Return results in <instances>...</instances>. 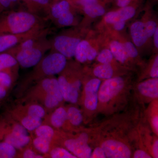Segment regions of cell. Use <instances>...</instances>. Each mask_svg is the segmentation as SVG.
Returning a JSON list of instances; mask_svg holds the SVG:
<instances>
[{
	"mask_svg": "<svg viewBox=\"0 0 158 158\" xmlns=\"http://www.w3.org/2000/svg\"><path fill=\"white\" fill-rule=\"evenodd\" d=\"M57 134L62 138L56 135L53 139L52 143L59 145L62 144L64 148L69 151L77 158H90L92 150L87 143L88 135L82 133L77 138H64L61 135L59 131L57 130Z\"/></svg>",
	"mask_w": 158,
	"mask_h": 158,
	"instance_id": "cell-4",
	"label": "cell"
},
{
	"mask_svg": "<svg viewBox=\"0 0 158 158\" xmlns=\"http://www.w3.org/2000/svg\"><path fill=\"white\" fill-rule=\"evenodd\" d=\"M134 157L135 158H151V157L144 151L139 150L137 151L134 154Z\"/></svg>",
	"mask_w": 158,
	"mask_h": 158,
	"instance_id": "cell-43",
	"label": "cell"
},
{
	"mask_svg": "<svg viewBox=\"0 0 158 158\" xmlns=\"http://www.w3.org/2000/svg\"><path fill=\"white\" fill-rule=\"evenodd\" d=\"M131 1H132V0H131Z\"/></svg>",
	"mask_w": 158,
	"mask_h": 158,
	"instance_id": "cell-52",
	"label": "cell"
},
{
	"mask_svg": "<svg viewBox=\"0 0 158 158\" xmlns=\"http://www.w3.org/2000/svg\"><path fill=\"white\" fill-rule=\"evenodd\" d=\"M101 82L98 79H91L85 87V99L84 103L86 109L94 111L97 107L98 92Z\"/></svg>",
	"mask_w": 158,
	"mask_h": 158,
	"instance_id": "cell-12",
	"label": "cell"
},
{
	"mask_svg": "<svg viewBox=\"0 0 158 158\" xmlns=\"http://www.w3.org/2000/svg\"><path fill=\"white\" fill-rule=\"evenodd\" d=\"M18 110L30 116L43 119L48 113L44 108L38 102L30 101L23 103H16L14 106Z\"/></svg>",
	"mask_w": 158,
	"mask_h": 158,
	"instance_id": "cell-17",
	"label": "cell"
},
{
	"mask_svg": "<svg viewBox=\"0 0 158 158\" xmlns=\"http://www.w3.org/2000/svg\"><path fill=\"white\" fill-rule=\"evenodd\" d=\"M82 8L85 14L92 18L102 16L106 11L103 6L99 3L85 6Z\"/></svg>",
	"mask_w": 158,
	"mask_h": 158,
	"instance_id": "cell-31",
	"label": "cell"
},
{
	"mask_svg": "<svg viewBox=\"0 0 158 158\" xmlns=\"http://www.w3.org/2000/svg\"><path fill=\"white\" fill-rule=\"evenodd\" d=\"M113 56L110 50L105 49L98 54L97 60L102 64H110L113 60Z\"/></svg>",
	"mask_w": 158,
	"mask_h": 158,
	"instance_id": "cell-34",
	"label": "cell"
},
{
	"mask_svg": "<svg viewBox=\"0 0 158 158\" xmlns=\"http://www.w3.org/2000/svg\"><path fill=\"white\" fill-rule=\"evenodd\" d=\"M48 36L40 37L34 44L11 54L16 59L20 67L27 69L37 65L51 48V40Z\"/></svg>",
	"mask_w": 158,
	"mask_h": 158,
	"instance_id": "cell-3",
	"label": "cell"
},
{
	"mask_svg": "<svg viewBox=\"0 0 158 158\" xmlns=\"http://www.w3.org/2000/svg\"><path fill=\"white\" fill-rule=\"evenodd\" d=\"M5 124L2 120L0 119V140H2L5 134Z\"/></svg>",
	"mask_w": 158,
	"mask_h": 158,
	"instance_id": "cell-46",
	"label": "cell"
},
{
	"mask_svg": "<svg viewBox=\"0 0 158 158\" xmlns=\"http://www.w3.org/2000/svg\"><path fill=\"white\" fill-rule=\"evenodd\" d=\"M118 20L124 21L131 19L135 16L136 13L135 8L132 6H127L122 7L116 11Z\"/></svg>",
	"mask_w": 158,
	"mask_h": 158,
	"instance_id": "cell-33",
	"label": "cell"
},
{
	"mask_svg": "<svg viewBox=\"0 0 158 158\" xmlns=\"http://www.w3.org/2000/svg\"><path fill=\"white\" fill-rule=\"evenodd\" d=\"M18 78L11 73L7 71L0 72V85L10 90H12Z\"/></svg>",
	"mask_w": 158,
	"mask_h": 158,
	"instance_id": "cell-29",
	"label": "cell"
},
{
	"mask_svg": "<svg viewBox=\"0 0 158 158\" xmlns=\"http://www.w3.org/2000/svg\"><path fill=\"white\" fill-rule=\"evenodd\" d=\"M150 76L153 78H157L158 77V57L157 56L152 67Z\"/></svg>",
	"mask_w": 158,
	"mask_h": 158,
	"instance_id": "cell-41",
	"label": "cell"
},
{
	"mask_svg": "<svg viewBox=\"0 0 158 158\" xmlns=\"http://www.w3.org/2000/svg\"><path fill=\"white\" fill-rule=\"evenodd\" d=\"M56 130L48 125L42 123L30 134L31 136L41 137L50 139L52 142L56 134Z\"/></svg>",
	"mask_w": 158,
	"mask_h": 158,
	"instance_id": "cell-26",
	"label": "cell"
},
{
	"mask_svg": "<svg viewBox=\"0 0 158 158\" xmlns=\"http://www.w3.org/2000/svg\"><path fill=\"white\" fill-rule=\"evenodd\" d=\"M12 9L10 0H0V12Z\"/></svg>",
	"mask_w": 158,
	"mask_h": 158,
	"instance_id": "cell-42",
	"label": "cell"
},
{
	"mask_svg": "<svg viewBox=\"0 0 158 158\" xmlns=\"http://www.w3.org/2000/svg\"><path fill=\"white\" fill-rule=\"evenodd\" d=\"M48 93L55 95L61 103L64 101L60 91L58 80L55 76L47 77L31 86L19 98L16 103H22L31 97L40 94Z\"/></svg>",
	"mask_w": 158,
	"mask_h": 158,
	"instance_id": "cell-5",
	"label": "cell"
},
{
	"mask_svg": "<svg viewBox=\"0 0 158 158\" xmlns=\"http://www.w3.org/2000/svg\"><path fill=\"white\" fill-rule=\"evenodd\" d=\"M31 144L37 152L44 157L49 152L53 143L52 140L47 138L31 136Z\"/></svg>",
	"mask_w": 158,
	"mask_h": 158,
	"instance_id": "cell-22",
	"label": "cell"
},
{
	"mask_svg": "<svg viewBox=\"0 0 158 158\" xmlns=\"http://www.w3.org/2000/svg\"><path fill=\"white\" fill-rule=\"evenodd\" d=\"M73 2L71 0H59L52 2L47 19L53 22L62 15L72 10Z\"/></svg>",
	"mask_w": 158,
	"mask_h": 158,
	"instance_id": "cell-16",
	"label": "cell"
},
{
	"mask_svg": "<svg viewBox=\"0 0 158 158\" xmlns=\"http://www.w3.org/2000/svg\"><path fill=\"white\" fill-rule=\"evenodd\" d=\"M105 21L109 24H113L118 20L117 11H112L108 12L105 16Z\"/></svg>",
	"mask_w": 158,
	"mask_h": 158,
	"instance_id": "cell-38",
	"label": "cell"
},
{
	"mask_svg": "<svg viewBox=\"0 0 158 158\" xmlns=\"http://www.w3.org/2000/svg\"><path fill=\"white\" fill-rule=\"evenodd\" d=\"M52 2H56V1H59V0H52ZM71 1H73V0H71Z\"/></svg>",
	"mask_w": 158,
	"mask_h": 158,
	"instance_id": "cell-51",
	"label": "cell"
},
{
	"mask_svg": "<svg viewBox=\"0 0 158 158\" xmlns=\"http://www.w3.org/2000/svg\"><path fill=\"white\" fill-rule=\"evenodd\" d=\"M154 44L156 47V48H158V29L157 28L154 34Z\"/></svg>",
	"mask_w": 158,
	"mask_h": 158,
	"instance_id": "cell-49",
	"label": "cell"
},
{
	"mask_svg": "<svg viewBox=\"0 0 158 158\" xmlns=\"http://www.w3.org/2000/svg\"><path fill=\"white\" fill-rule=\"evenodd\" d=\"M17 150L8 142L0 140V158H16Z\"/></svg>",
	"mask_w": 158,
	"mask_h": 158,
	"instance_id": "cell-28",
	"label": "cell"
},
{
	"mask_svg": "<svg viewBox=\"0 0 158 158\" xmlns=\"http://www.w3.org/2000/svg\"><path fill=\"white\" fill-rule=\"evenodd\" d=\"M153 127L156 131H158V116H155L153 118L152 120Z\"/></svg>",
	"mask_w": 158,
	"mask_h": 158,
	"instance_id": "cell-48",
	"label": "cell"
},
{
	"mask_svg": "<svg viewBox=\"0 0 158 158\" xmlns=\"http://www.w3.org/2000/svg\"><path fill=\"white\" fill-rule=\"evenodd\" d=\"M97 56V52L86 40H81L77 46L74 56L77 61L84 63L87 60L92 61Z\"/></svg>",
	"mask_w": 158,
	"mask_h": 158,
	"instance_id": "cell-15",
	"label": "cell"
},
{
	"mask_svg": "<svg viewBox=\"0 0 158 158\" xmlns=\"http://www.w3.org/2000/svg\"><path fill=\"white\" fill-rule=\"evenodd\" d=\"M47 27L46 25H44L24 33L0 35V53L9 50L23 41L39 34Z\"/></svg>",
	"mask_w": 158,
	"mask_h": 158,
	"instance_id": "cell-7",
	"label": "cell"
},
{
	"mask_svg": "<svg viewBox=\"0 0 158 158\" xmlns=\"http://www.w3.org/2000/svg\"><path fill=\"white\" fill-rule=\"evenodd\" d=\"M51 40V52H57L66 57L74 56L77 46L81 41L77 34H61Z\"/></svg>",
	"mask_w": 158,
	"mask_h": 158,
	"instance_id": "cell-6",
	"label": "cell"
},
{
	"mask_svg": "<svg viewBox=\"0 0 158 158\" xmlns=\"http://www.w3.org/2000/svg\"><path fill=\"white\" fill-rule=\"evenodd\" d=\"M90 158H106V156L102 148L97 147L95 148L93 152L91 153Z\"/></svg>",
	"mask_w": 158,
	"mask_h": 158,
	"instance_id": "cell-39",
	"label": "cell"
},
{
	"mask_svg": "<svg viewBox=\"0 0 158 158\" xmlns=\"http://www.w3.org/2000/svg\"><path fill=\"white\" fill-rule=\"evenodd\" d=\"M110 51L113 57L121 63H124L127 60L128 56L123 44L118 41L113 40L110 44Z\"/></svg>",
	"mask_w": 158,
	"mask_h": 158,
	"instance_id": "cell-23",
	"label": "cell"
},
{
	"mask_svg": "<svg viewBox=\"0 0 158 158\" xmlns=\"http://www.w3.org/2000/svg\"><path fill=\"white\" fill-rule=\"evenodd\" d=\"M123 46L128 56L134 58L138 56V51L132 43L131 42L125 43L123 44Z\"/></svg>",
	"mask_w": 158,
	"mask_h": 158,
	"instance_id": "cell-35",
	"label": "cell"
},
{
	"mask_svg": "<svg viewBox=\"0 0 158 158\" xmlns=\"http://www.w3.org/2000/svg\"><path fill=\"white\" fill-rule=\"evenodd\" d=\"M138 89L142 95L151 98L158 97V80L157 78L149 79L140 83Z\"/></svg>",
	"mask_w": 158,
	"mask_h": 158,
	"instance_id": "cell-21",
	"label": "cell"
},
{
	"mask_svg": "<svg viewBox=\"0 0 158 158\" xmlns=\"http://www.w3.org/2000/svg\"><path fill=\"white\" fill-rule=\"evenodd\" d=\"M44 158H77L69 151L65 148L53 143L52 146Z\"/></svg>",
	"mask_w": 158,
	"mask_h": 158,
	"instance_id": "cell-24",
	"label": "cell"
},
{
	"mask_svg": "<svg viewBox=\"0 0 158 158\" xmlns=\"http://www.w3.org/2000/svg\"><path fill=\"white\" fill-rule=\"evenodd\" d=\"M72 1L73 2H76L82 8L99 3L98 0H73Z\"/></svg>",
	"mask_w": 158,
	"mask_h": 158,
	"instance_id": "cell-40",
	"label": "cell"
},
{
	"mask_svg": "<svg viewBox=\"0 0 158 158\" xmlns=\"http://www.w3.org/2000/svg\"><path fill=\"white\" fill-rule=\"evenodd\" d=\"M153 153L155 157H158V141L156 140L154 144L153 147Z\"/></svg>",
	"mask_w": 158,
	"mask_h": 158,
	"instance_id": "cell-47",
	"label": "cell"
},
{
	"mask_svg": "<svg viewBox=\"0 0 158 158\" xmlns=\"http://www.w3.org/2000/svg\"><path fill=\"white\" fill-rule=\"evenodd\" d=\"M68 124L71 126L78 127L81 124L83 117L78 108L70 106L66 109Z\"/></svg>",
	"mask_w": 158,
	"mask_h": 158,
	"instance_id": "cell-25",
	"label": "cell"
},
{
	"mask_svg": "<svg viewBox=\"0 0 158 158\" xmlns=\"http://www.w3.org/2000/svg\"><path fill=\"white\" fill-rule=\"evenodd\" d=\"M2 140L9 143L18 150L31 143V136L30 135H23L19 133H6Z\"/></svg>",
	"mask_w": 158,
	"mask_h": 158,
	"instance_id": "cell-19",
	"label": "cell"
},
{
	"mask_svg": "<svg viewBox=\"0 0 158 158\" xmlns=\"http://www.w3.org/2000/svg\"><path fill=\"white\" fill-rule=\"evenodd\" d=\"M16 158H44V157L37 152L30 143L23 148L18 150Z\"/></svg>",
	"mask_w": 158,
	"mask_h": 158,
	"instance_id": "cell-30",
	"label": "cell"
},
{
	"mask_svg": "<svg viewBox=\"0 0 158 158\" xmlns=\"http://www.w3.org/2000/svg\"><path fill=\"white\" fill-rule=\"evenodd\" d=\"M131 33L133 42L137 46H142L148 39L145 33L144 23L141 22H136L132 25Z\"/></svg>",
	"mask_w": 158,
	"mask_h": 158,
	"instance_id": "cell-20",
	"label": "cell"
},
{
	"mask_svg": "<svg viewBox=\"0 0 158 158\" xmlns=\"http://www.w3.org/2000/svg\"><path fill=\"white\" fill-rule=\"evenodd\" d=\"M144 29L148 38L152 37L157 28L156 23L153 21H149L144 23Z\"/></svg>",
	"mask_w": 158,
	"mask_h": 158,
	"instance_id": "cell-36",
	"label": "cell"
},
{
	"mask_svg": "<svg viewBox=\"0 0 158 158\" xmlns=\"http://www.w3.org/2000/svg\"><path fill=\"white\" fill-rule=\"evenodd\" d=\"M45 19L27 11H11L0 16V35L24 33L46 25Z\"/></svg>",
	"mask_w": 158,
	"mask_h": 158,
	"instance_id": "cell-2",
	"label": "cell"
},
{
	"mask_svg": "<svg viewBox=\"0 0 158 158\" xmlns=\"http://www.w3.org/2000/svg\"><path fill=\"white\" fill-rule=\"evenodd\" d=\"M124 86V80L120 77L107 79L98 90L99 100L101 102H107L117 95Z\"/></svg>",
	"mask_w": 158,
	"mask_h": 158,
	"instance_id": "cell-8",
	"label": "cell"
},
{
	"mask_svg": "<svg viewBox=\"0 0 158 158\" xmlns=\"http://www.w3.org/2000/svg\"><path fill=\"white\" fill-rule=\"evenodd\" d=\"M19 67L12 55L6 52L0 53V72H9L18 78Z\"/></svg>",
	"mask_w": 158,
	"mask_h": 158,
	"instance_id": "cell-18",
	"label": "cell"
},
{
	"mask_svg": "<svg viewBox=\"0 0 158 158\" xmlns=\"http://www.w3.org/2000/svg\"><path fill=\"white\" fill-rule=\"evenodd\" d=\"M106 158H128L131 156V152L127 145L120 141L108 140L102 144Z\"/></svg>",
	"mask_w": 158,
	"mask_h": 158,
	"instance_id": "cell-10",
	"label": "cell"
},
{
	"mask_svg": "<svg viewBox=\"0 0 158 158\" xmlns=\"http://www.w3.org/2000/svg\"><path fill=\"white\" fill-rule=\"evenodd\" d=\"M27 11L47 19L52 0H21Z\"/></svg>",
	"mask_w": 158,
	"mask_h": 158,
	"instance_id": "cell-13",
	"label": "cell"
},
{
	"mask_svg": "<svg viewBox=\"0 0 158 158\" xmlns=\"http://www.w3.org/2000/svg\"><path fill=\"white\" fill-rule=\"evenodd\" d=\"M30 101L38 102L44 108L48 113H50L61 106L62 103L55 95L48 93L36 94L30 98L23 103Z\"/></svg>",
	"mask_w": 158,
	"mask_h": 158,
	"instance_id": "cell-14",
	"label": "cell"
},
{
	"mask_svg": "<svg viewBox=\"0 0 158 158\" xmlns=\"http://www.w3.org/2000/svg\"><path fill=\"white\" fill-rule=\"evenodd\" d=\"M19 0H10L11 1V6H12V8H13L14 6H15V5H16V4L18 3L19 1Z\"/></svg>",
	"mask_w": 158,
	"mask_h": 158,
	"instance_id": "cell-50",
	"label": "cell"
},
{
	"mask_svg": "<svg viewBox=\"0 0 158 158\" xmlns=\"http://www.w3.org/2000/svg\"><path fill=\"white\" fill-rule=\"evenodd\" d=\"M125 21H118L113 24L114 25V28L116 31H122L124 28L125 26Z\"/></svg>",
	"mask_w": 158,
	"mask_h": 158,
	"instance_id": "cell-44",
	"label": "cell"
},
{
	"mask_svg": "<svg viewBox=\"0 0 158 158\" xmlns=\"http://www.w3.org/2000/svg\"><path fill=\"white\" fill-rule=\"evenodd\" d=\"M11 90L0 85V107L7 100Z\"/></svg>",
	"mask_w": 158,
	"mask_h": 158,
	"instance_id": "cell-37",
	"label": "cell"
},
{
	"mask_svg": "<svg viewBox=\"0 0 158 158\" xmlns=\"http://www.w3.org/2000/svg\"><path fill=\"white\" fill-rule=\"evenodd\" d=\"M4 112L15 121L18 122L28 131L30 134L42 124L43 120L23 113L14 106L6 109Z\"/></svg>",
	"mask_w": 158,
	"mask_h": 158,
	"instance_id": "cell-9",
	"label": "cell"
},
{
	"mask_svg": "<svg viewBox=\"0 0 158 158\" xmlns=\"http://www.w3.org/2000/svg\"><path fill=\"white\" fill-rule=\"evenodd\" d=\"M67 58L57 52H51L34 66L27 74L15 89L17 98L22 96L30 87L47 77L59 74L65 68Z\"/></svg>",
	"mask_w": 158,
	"mask_h": 158,
	"instance_id": "cell-1",
	"label": "cell"
},
{
	"mask_svg": "<svg viewBox=\"0 0 158 158\" xmlns=\"http://www.w3.org/2000/svg\"><path fill=\"white\" fill-rule=\"evenodd\" d=\"M116 5L120 8L128 6L131 2V0H116Z\"/></svg>",
	"mask_w": 158,
	"mask_h": 158,
	"instance_id": "cell-45",
	"label": "cell"
},
{
	"mask_svg": "<svg viewBox=\"0 0 158 158\" xmlns=\"http://www.w3.org/2000/svg\"><path fill=\"white\" fill-rule=\"evenodd\" d=\"M75 18L73 10L68 11L67 13L62 15L59 18L54 21L57 26L61 27H69L73 25L75 23Z\"/></svg>",
	"mask_w": 158,
	"mask_h": 158,
	"instance_id": "cell-32",
	"label": "cell"
},
{
	"mask_svg": "<svg viewBox=\"0 0 158 158\" xmlns=\"http://www.w3.org/2000/svg\"><path fill=\"white\" fill-rule=\"evenodd\" d=\"M94 74L99 78L107 80L113 77V70L110 64H102L94 69Z\"/></svg>",
	"mask_w": 158,
	"mask_h": 158,
	"instance_id": "cell-27",
	"label": "cell"
},
{
	"mask_svg": "<svg viewBox=\"0 0 158 158\" xmlns=\"http://www.w3.org/2000/svg\"><path fill=\"white\" fill-rule=\"evenodd\" d=\"M42 123L48 125L55 130L61 129L68 124L66 108L59 106L53 111L48 113L43 120Z\"/></svg>",
	"mask_w": 158,
	"mask_h": 158,
	"instance_id": "cell-11",
	"label": "cell"
}]
</instances>
